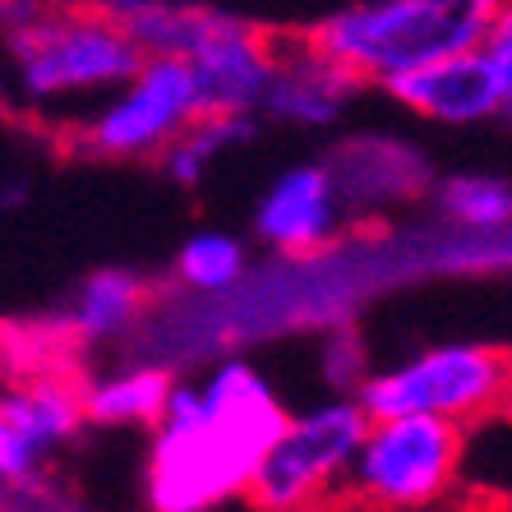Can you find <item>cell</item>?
I'll list each match as a JSON object with an SVG mask.
<instances>
[{
	"mask_svg": "<svg viewBox=\"0 0 512 512\" xmlns=\"http://www.w3.org/2000/svg\"><path fill=\"white\" fill-rule=\"evenodd\" d=\"M425 194L443 227L466 236H508L512 227V185L499 171H453L429 180Z\"/></svg>",
	"mask_w": 512,
	"mask_h": 512,
	"instance_id": "ac0fdd59",
	"label": "cell"
},
{
	"mask_svg": "<svg viewBox=\"0 0 512 512\" xmlns=\"http://www.w3.org/2000/svg\"><path fill=\"white\" fill-rule=\"evenodd\" d=\"M153 310V286L134 268H93L74 282L60 305V337L74 346H120L143 328Z\"/></svg>",
	"mask_w": 512,
	"mask_h": 512,
	"instance_id": "7c38bea8",
	"label": "cell"
},
{
	"mask_svg": "<svg viewBox=\"0 0 512 512\" xmlns=\"http://www.w3.org/2000/svg\"><path fill=\"white\" fill-rule=\"evenodd\" d=\"M176 374L157 360H130L116 370L79 383L84 397V425L93 429H153Z\"/></svg>",
	"mask_w": 512,
	"mask_h": 512,
	"instance_id": "2e32d148",
	"label": "cell"
},
{
	"mask_svg": "<svg viewBox=\"0 0 512 512\" xmlns=\"http://www.w3.org/2000/svg\"><path fill=\"white\" fill-rule=\"evenodd\" d=\"M190 120H199L190 65L180 56H143L139 70L74 125V148L102 162H157Z\"/></svg>",
	"mask_w": 512,
	"mask_h": 512,
	"instance_id": "52a82bcc",
	"label": "cell"
},
{
	"mask_svg": "<svg viewBox=\"0 0 512 512\" xmlns=\"http://www.w3.org/2000/svg\"><path fill=\"white\" fill-rule=\"evenodd\" d=\"M319 370H323V383H328L333 393L356 397V388L370 379V351H365L356 328H337L333 337H323Z\"/></svg>",
	"mask_w": 512,
	"mask_h": 512,
	"instance_id": "ffe728a7",
	"label": "cell"
},
{
	"mask_svg": "<svg viewBox=\"0 0 512 512\" xmlns=\"http://www.w3.org/2000/svg\"><path fill=\"white\" fill-rule=\"evenodd\" d=\"M0 416L10 420L47 462L51 453H60L65 443L79 439L84 397H79L74 379H65L56 370H37L24 374V379H0Z\"/></svg>",
	"mask_w": 512,
	"mask_h": 512,
	"instance_id": "5bb4252c",
	"label": "cell"
},
{
	"mask_svg": "<svg viewBox=\"0 0 512 512\" xmlns=\"http://www.w3.org/2000/svg\"><path fill=\"white\" fill-rule=\"evenodd\" d=\"M471 429L443 416L370 420L346 471V503L374 512H420L453 494Z\"/></svg>",
	"mask_w": 512,
	"mask_h": 512,
	"instance_id": "5b68a950",
	"label": "cell"
},
{
	"mask_svg": "<svg viewBox=\"0 0 512 512\" xmlns=\"http://www.w3.org/2000/svg\"><path fill=\"white\" fill-rule=\"evenodd\" d=\"M14 107V93H10V70H5V56H0V111Z\"/></svg>",
	"mask_w": 512,
	"mask_h": 512,
	"instance_id": "603a6c76",
	"label": "cell"
},
{
	"mask_svg": "<svg viewBox=\"0 0 512 512\" xmlns=\"http://www.w3.org/2000/svg\"><path fill=\"white\" fill-rule=\"evenodd\" d=\"M259 116H199L157 153V171L176 190H199L213 176V167L236 148H250L259 139Z\"/></svg>",
	"mask_w": 512,
	"mask_h": 512,
	"instance_id": "e0dca14e",
	"label": "cell"
},
{
	"mask_svg": "<svg viewBox=\"0 0 512 512\" xmlns=\"http://www.w3.org/2000/svg\"><path fill=\"white\" fill-rule=\"evenodd\" d=\"M0 56L10 70L14 102L56 111L107 97L139 70L143 51L97 5L56 0L10 33H0Z\"/></svg>",
	"mask_w": 512,
	"mask_h": 512,
	"instance_id": "3957f363",
	"label": "cell"
},
{
	"mask_svg": "<svg viewBox=\"0 0 512 512\" xmlns=\"http://www.w3.org/2000/svg\"><path fill=\"white\" fill-rule=\"evenodd\" d=\"M503 14L508 0H360L319 19L305 37L356 84H383L429 60L471 51Z\"/></svg>",
	"mask_w": 512,
	"mask_h": 512,
	"instance_id": "7a4b0ae2",
	"label": "cell"
},
{
	"mask_svg": "<svg viewBox=\"0 0 512 512\" xmlns=\"http://www.w3.org/2000/svg\"><path fill=\"white\" fill-rule=\"evenodd\" d=\"M37 471H42V453L0 416V485H33Z\"/></svg>",
	"mask_w": 512,
	"mask_h": 512,
	"instance_id": "44dd1931",
	"label": "cell"
},
{
	"mask_svg": "<svg viewBox=\"0 0 512 512\" xmlns=\"http://www.w3.org/2000/svg\"><path fill=\"white\" fill-rule=\"evenodd\" d=\"M360 88L365 84H356L342 65H333L323 51H314V42L305 33H277V60L268 93L259 102V120L296 125V130H328L351 111Z\"/></svg>",
	"mask_w": 512,
	"mask_h": 512,
	"instance_id": "30bf717a",
	"label": "cell"
},
{
	"mask_svg": "<svg viewBox=\"0 0 512 512\" xmlns=\"http://www.w3.org/2000/svg\"><path fill=\"white\" fill-rule=\"evenodd\" d=\"M273 379L245 356L217 360L194 379H176L157 425L148 429L143 503L148 512H213L245 499L259 457L286 425Z\"/></svg>",
	"mask_w": 512,
	"mask_h": 512,
	"instance_id": "6da1fadb",
	"label": "cell"
},
{
	"mask_svg": "<svg viewBox=\"0 0 512 512\" xmlns=\"http://www.w3.org/2000/svg\"><path fill=\"white\" fill-rule=\"evenodd\" d=\"M171 277L190 296H231L250 277V245L236 231H194L176 250Z\"/></svg>",
	"mask_w": 512,
	"mask_h": 512,
	"instance_id": "d6986e66",
	"label": "cell"
},
{
	"mask_svg": "<svg viewBox=\"0 0 512 512\" xmlns=\"http://www.w3.org/2000/svg\"><path fill=\"white\" fill-rule=\"evenodd\" d=\"M383 93L397 107L439 125H485L512 111V10L471 51L429 60L406 74L383 79Z\"/></svg>",
	"mask_w": 512,
	"mask_h": 512,
	"instance_id": "ba28073f",
	"label": "cell"
},
{
	"mask_svg": "<svg viewBox=\"0 0 512 512\" xmlns=\"http://www.w3.org/2000/svg\"><path fill=\"white\" fill-rule=\"evenodd\" d=\"M346 227H351V213L337 199L333 176L323 162L286 167L254 203V236L286 259H310V254L328 250L342 240Z\"/></svg>",
	"mask_w": 512,
	"mask_h": 512,
	"instance_id": "9c48e42d",
	"label": "cell"
},
{
	"mask_svg": "<svg viewBox=\"0 0 512 512\" xmlns=\"http://www.w3.org/2000/svg\"><path fill=\"white\" fill-rule=\"evenodd\" d=\"M47 5H56V0H0V33H10L14 24L33 19V14L47 10Z\"/></svg>",
	"mask_w": 512,
	"mask_h": 512,
	"instance_id": "7402d4cb",
	"label": "cell"
},
{
	"mask_svg": "<svg viewBox=\"0 0 512 512\" xmlns=\"http://www.w3.org/2000/svg\"><path fill=\"white\" fill-rule=\"evenodd\" d=\"M97 10L111 14L143 56H180L190 60L203 42L227 33L236 14L213 5H185V0H97Z\"/></svg>",
	"mask_w": 512,
	"mask_h": 512,
	"instance_id": "9a60e30c",
	"label": "cell"
},
{
	"mask_svg": "<svg viewBox=\"0 0 512 512\" xmlns=\"http://www.w3.org/2000/svg\"><path fill=\"white\" fill-rule=\"evenodd\" d=\"M365 425L370 416L346 393L286 416L245 485L254 512H337L346 503V471Z\"/></svg>",
	"mask_w": 512,
	"mask_h": 512,
	"instance_id": "8992f818",
	"label": "cell"
},
{
	"mask_svg": "<svg viewBox=\"0 0 512 512\" xmlns=\"http://www.w3.org/2000/svg\"><path fill=\"white\" fill-rule=\"evenodd\" d=\"M277 60V33L236 24L203 42L185 65H190L194 93H199V116H259V102L268 93Z\"/></svg>",
	"mask_w": 512,
	"mask_h": 512,
	"instance_id": "8fae6325",
	"label": "cell"
},
{
	"mask_svg": "<svg viewBox=\"0 0 512 512\" xmlns=\"http://www.w3.org/2000/svg\"><path fill=\"white\" fill-rule=\"evenodd\" d=\"M333 162H323L333 176V190L346 213L360 208H379L388 199H420L429 190V171L420 162V148H406L397 139H360L333 148Z\"/></svg>",
	"mask_w": 512,
	"mask_h": 512,
	"instance_id": "4fadbf2b",
	"label": "cell"
},
{
	"mask_svg": "<svg viewBox=\"0 0 512 512\" xmlns=\"http://www.w3.org/2000/svg\"><path fill=\"white\" fill-rule=\"evenodd\" d=\"M512 365L499 342H439L388 370H370L356 402L370 420L383 416H443L476 429L508 406Z\"/></svg>",
	"mask_w": 512,
	"mask_h": 512,
	"instance_id": "277c9868",
	"label": "cell"
},
{
	"mask_svg": "<svg viewBox=\"0 0 512 512\" xmlns=\"http://www.w3.org/2000/svg\"><path fill=\"white\" fill-rule=\"evenodd\" d=\"M0 351H5V337H0Z\"/></svg>",
	"mask_w": 512,
	"mask_h": 512,
	"instance_id": "cb8c5ba5",
	"label": "cell"
}]
</instances>
